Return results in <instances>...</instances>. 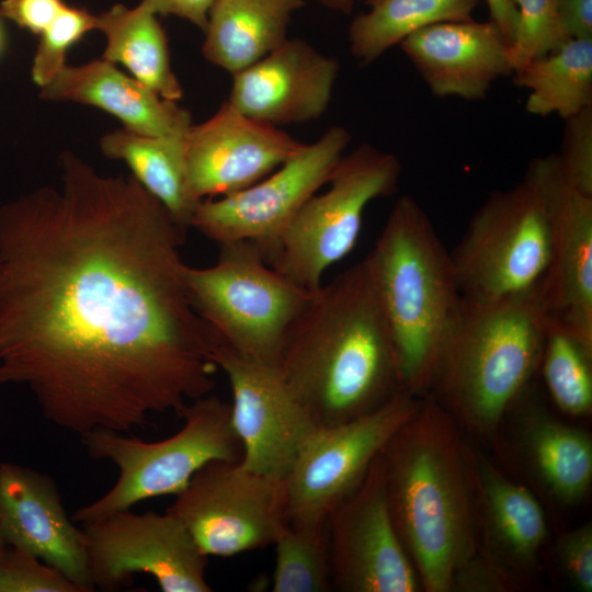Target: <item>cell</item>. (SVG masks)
Returning a JSON list of instances; mask_svg holds the SVG:
<instances>
[{
    "mask_svg": "<svg viewBox=\"0 0 592 592\" xmlns=\"http://www.w3.org/2000/svg\"><path fill=\"white\" fill-rule=\"evenodd\" d=\"M316 1H318L320 4L329 9H332L334 11H338L344 14H349L352 11L354 7V2H355V0H316Z\"/></svg>",
    "mask_w": 592,
    "mask_h": 592,
    "instance_id": "41",
    "label": "cell"
},
{
    "mask_svg": "<svg viewBox=\"0 0 592 592\" xmlns=\"http://www.w3.org/2000/svg\"><path fill=\"white\" fill-rule=\"evenodd\" d=\"M157 15H175L184 19L203 32L206 29L209 10L215 0H141Z\"/></svg>",
    "mask_w": 592,
    "mask_h": 592,
    "instance_id": "39",
    "label": "cell"
},
{
    "mask_svg": "<svg viewBox=\"0 0 592 592\" xmlns=\"http://www.w3.org/2000/svg\"><path fill=\"white\" fill-rule=\"evenodd\" d=\"M556 556L569 584L579 592L592 591V525L585 523L559 536Z\"/></svg>",
    "mask_w": 592,
    "mask_h": 592,
    "instance_id": "36",
    "label": "cell"
},
{
    "mask_svg": "<svg viewBox=\"0 0 592 592\" xmlns=\"http://www.w3.org/2000/svg\"><path fill=\"white\" fill-rule=\"evenodd\" d=\"M516 406L515 447L528 476L556 503H579L592 482L591 434L526 402V395Z\"/></svg>",
    "mask_w": 592,
    "mask_h": 592,
    "instance_id": "23",
    "label": "cell"
},
{
    "mask_svg": "<svg viewBox=\"0 0 592 592\" xmlns=\"http://www.w3.org/2000/svg\"><path fill=\"white\" fill-rule=\"evenodd\" d=\"M96 30L106 41L102 59L124 66L162 99L178 102L183 98L171 67L166 31L147 3L141 1L134 8L114 4L96 15Z\"/></svg>",
    "mask_w": 592,
    "mask_h": 592,
    "instance_id": "26",
    "label": "cell"
},
{
    "mask_svg": "<svg viewBox=\"0 0 592 592\" xmlns=\"http://www.w3.org/2000/svg\"><path fill=\"white\" fill-rule=\"evenodd\" d=\"M557 157L566 179L581 193L592 196V106L565 119Z\"/></svg>",
    "mask_w": 592,
    "mask_h": 592,
    "instance_id": "34",
    "label": "cell"
},
{
    "mask_svg": "<svg viewBox=\"0 0 592 592\" xmlns=\"http://www.w3.org/2000/svg\"><path fill=\"white\" fill-rule=\"evenodd\" d=\"M66 4L64 0H1L0 15L39 36Z\"/></svg>",
    "mask_w": 592,
    "mask_h": 592,
    "instance_id": "37",
    "label": "cell"
},
{
    "mask_svg": "<svg viewBox=\"0 0 592 592\" xmlns=\"http://www.w3.org/2000/svg\"><path fill=\"white\" fill-rule=\"evenodd\" d=\"M327 530L332 591H422L390 515L380 454L330 512Z\"/></svg>",
    "mask_w": 592,
    "mask_h": 592,
    "instance_id": "14",
    "label": "cell"
},
{
    "mask_svg": "<svg viewBox=\"0 0 592 592\" xmlns=\"http://www.w3.org/2000/svg\"><path fill=\"white\" fill-rule=\"evenodd\" d=\"M7 542L4 539V536H3V533H2V530H1V525H0V554L1 551L4 549V547L7 546Z\"/></svg>",
    "mask_w": 592,
    "mask_h": 592,
    "instance_id": "43",
    "label": "cell"
},
{
    "mask_svg": "<svg viewBox=\"0 0 592 592\" xmlns=\"http://www.w3.org/2000/svg\"><path fill=\"white\" fill-rule=\"evenodd\" d=\"M96 30V15L86 8L66 4L38 36L31 67L33 82L46 86L67 64L68 50L89 32Z\"/></svg>",
    "mask_w": 592,
    "mask_h": 592,
    "instance_id": "31",
    "label": "cell"
},
{
    "mask_svg": "<svg viewBox=\"0 0 592 592\" xmlns=\"http://www.w3.org/2000/svg\"><path fill=\"white\" fill-rule=\"evenodd\" d=\"M167 511L206 556L230 557L273 545L285 521L284 481L240 460L214 459L175 494Z\"/></svg>",
    "mask_w": 592,
    "mask_h": 592,
    "instance_id": "11",
    "label": "cell"
},
{
    "mask_svg": "<svg viewBox=\"0 0 592 592\" xmlns=\"http://www.w3.org/2000/svg\"><path fill=\"white\" fill-rule=\"evenodd\" d=\"M478 550L534 587L548 538L544 510L526 487L510 480L464 442Z\"/></svg>",
    "mask_w": 592,
    "mask_h": 592,
    "instance_id": "20",
    "label": "cell"
},
{
    "mask_svg": "<svg viewBox=\"0 0 592 592\" xmlns=\"http://www.w3.org/2000/svg\"><path fill=\"white\" fill-rule=\"evenodd\" d=\"M544 320L535 298H462L425 395L459 428L492 437L539 373Z\"/></svg>",
    "mask_w": 592,
    "mask_h": 592,
    "instance_id": "4",
    "label": "cell"
},
{
    "mask_svg": "<svg viewBox=\"0 0 592 592\" xmlns=\"http://www.w3.org/2000/svg\"><path fill=\"white\" fill-rule=\"evenodd\" d=\"M557 26L561 45L571 39L592 38V0H562Z\"/></svg>",
    "mask_w": 592,
    "mask_h": 592,
    "instance_id": "38",
    "label": "cell"
},
{
    "mask_svg": "<svg viewBox=\"0 0 592 592\" xmlns=\"http://www.w3.org/2000/svg\"><path fill=\"white\" fill-rule=\"evenodd\" d=\"M104 156L122 160L132 177L184 230L201 201L191 191L185 161V135L151 137L118 128L101 136Z\"/></svg>",
    "mask_w": 592,
    "mask_h": 592,
    "instance_id": "25",
    "label": "cell"
},
{
    "mask_svg": "<svg viewBox=\"0 0 592 592\" xmlns=\"http://www.w3.org/2000/svg\"><path fill=\"white\" fill-rule=\"evenodd\" d=\"M513 82L527 89L525 111L566 119L592 106V38L563 43L513 72Z\"/></svg>",
    "mask_w": 592,
    "mask_h": 592,
    "instance_id": "27",
    "label": "cell"
},
{
    "mask_svg": "<svg viewBox=\"0 0 592 592\" xmlns=\"http://www.w3.org/2000/svg\"><path fill=\"white\" fill-rule=\"evenodd\" d=\"M219 246L215 264L186 267L192 305L224 343L277 365L285 338L314 292L273 269L251 241Z\"/></svg>",
    "mask_w": 592,
    "mask_h": 592,
    "instance_id": "7",
    "label": "cell"
},
{
    "mask_svg": "<svg viewBox=\"0 0 592 592\" xmlns=\"http://www.w3.org/2000/svg\"><path fill=\"white\" fill-rule=\"evenodd\" d=\"M7 46V33L3 24V19L0 15V57L2 56Z\"/></svg>",
    "mask_w": 592,
    "mask_h": 592,
    "instance_id": "42",
    "label": "cell"
},
{
    "mask_svg": "<svg viewBox=\"0 0 592 592\" xmlns=\"http://www.w3.org/2000/svg\"><path fill=\"white\" fill-rule=\"evenodd\" d=\"M365 259L392 338L401 389L424 396L463 298L451 253L419 202L402 195Z\"/></svg>",
    "mask_w": 592,
    "mask_h": 592,
    "instance_id": "5",
    "label": "cell"
},
{
    "mask_svg": "<svg viewBox=\"0 0 592 592\" xmlns=\"http://www.w3.org/2000/svg\"><path fill=\"white\" fill-rule=\"evenodd\" d=\"M213 361L228 377L231 420L246 468L284 480L303 445L317 428L276 365L247 357L226 343Z\"/></svg>",
    "mask_w": 592,
    "mask_h": 592,
    "instance_id": "16",
    "label": "cell"
},
{
    "mask_svg": "<svg viewBox=\"0 0 592 592\" xmlns=\"http://www.w3.org/2000/svg\"><path fill=\"white\" fill-rule=\"evenodd\" d=\"M39 98L99 107L119 119L124 128L144 136H184L193 125L187 110L102 58L66 65L39 88Z\"/></svg>",
    "mask_w": 592,
    "mask_h": 592,
    "instance_id": "22",
    "label": "cell"
},
{
    "mask_svg": "<svg viewBox=\"0 0 592 592\" xmlns=\"http://www.w3.org/2000/svg\"><path fill=\"white\" fill-rule=\"evenodd\" d=\"M304 0H215L204 31V58L231 76L284 44Z\"/></svg>",
    "mask_w": 592,
    "mask_h": 592,
    "instance_id": "24",
    "label": "cell"
},
{
    "mask_svg": "<svg viewBox=\"0 0 592 592\" xmlns=\"http://www.w3.org/2000/svg\"><path fill=\"white\" fill-rule=\"evenodd\" d=\"M561 2L562 0H514L517 25L514 39L509 46L513 72L561 46L557 26Z\"/></svg>",
    "mask_w": 592,
    "mask_h": 592,
    "instance_id": "32",
    "label": "cell"
},
{
    "mask_svg": "<svg viewBox=\"0 0 592 592\" xmlns=\"http://www.w3.org/2000/svg\"><path fill=\"white\" fill-rule=\"evenodd\" d=\"M402 167L396 155L362 144L344 153L327 184L296 213L266 262L315 292L325 272L354 248L363 214L374 200L396 193Z\"/></svg>",
    "mask_w": 592,
    "mask_h": 592,
    "instance_id": "8",
    "label": "cell"
},
{
    "mask_svg": "<svg viewBox=\"0 0 592 592\" xmlns=\"http://www.w3.org/2000/svg\"><path fill=\"white\" fill-rule=\"evenodd\" d=\"M539 373L560 411L574 418L591 414L592 343L546 312Z\"/></svg>",
    "mask_w": 592,
    "mask_h": 592,
    "instance_id": "29",
    "label": "cell"
},
{
    "mask_svg": "<svg viewBox=\"0 0 592 592\" xmlns=\"http://www.w3.org/2000/svg\"><path fill=\"white\" fill-rule=\"evenodd\" d=\"M273 545V592L332 591L327 523L320 527H296L285 523Z\"/></svg>",
    "mask_w": 592,
    "mask_h": 592,
    "instance_id": "30",
    "label": "cell"
},
{
    "mask_svg": "<svg viewBox=\"0 0 592 592\" xmlns=\"http://www.w3.org/2000/svg\"><path fill=\"white\" fill-rule=\"evenodd\" d=\"M276 366L317 426L353 421L402 390L365 258L312 293Z\"/></svg>",
    "mask_w": 592,
    "mask_h": 592,
    "instance_id": "2",
    "label": "cell"
},
{
    "mask_svg": "<svg viewBox=\"0 0 592 592\" xmlns=\"http://www.w3.org/2000/svg\"><path fill=\"white\" fill-rule=\"evenodd\" d=\"M59 167L58 186L0 207V386L80 437L182 417L223 343L189 295L186 230L132 175L71 151Z\"/></svg>",
    "mask_w": 592,
    "mask_h": 592,
    "instance_id": "1",
    "label": "cell"
},
{
    "mask_svg": "<svg viewBox=\"0 0 592 592\" xmlns=\"http://www.w3.org/2000/svg\"><path fill=\"white\" fill-rule=\"evenodd\" d=\"M490 20L497 24L504 38L512 44L517 25V9L514 0H486Z\"/></svg>",
    "mask_w": 592,
    "mask_h": 592,
    "instance_id": "40",
    "label": "cell"
},
{
    "mask_svg": "<svg viewBox=\"0 0 592 592\" xmlns=\"http://www.w3.org/2000/svg\"><path fill=\"white\" fill-rule=\"evenodd\" d=\"M399 45L437 98L483 100L497 79L513 73L510 45L491 20L433 24Z\"/></svg>",
    "mask_w": 592,
    "mask_h": 592,
    "instance_id": "21",
    "label": "cell"
},
{
    "mask_svg": "<svg viewBox=\"0 0 592 592\" xmlns=\"http://www.w3.org/2000/svg\"><path fill=\"white\" fill-rule=\"evenodd\" d=\"M0 592H82L33 555L7 545L0 554Z\"/></svg>",
    "mask_w": 592,
    "mask_h": 592,
    "instance_id": "33",
    "label": "cell"
},
{
    "mask_svg": "<svg viewBox=\"0 0 592 592\" xmlns=\"http://www.w3.org/2000/svg\"><path fill=\"white\" fill-rule=\"evenodd\" d=\"M304 145L225 101L213 116L192 125L185 135L191 191L198 201L239 192L272 173Z\"/></svg>",
    "mask_w": 592,
    "mask_h": 592,
    "instance_id": "17",
    "label": "cell"
},
{
    "mask_svg": "<svg viewBox=\"0 0 592 592\" xmlns=\"http://www.w3.org/2000/svg\"><path fill=\"white\" fill-rule=\"evenodd\" d=\"M523 181L536 194L550 235L549 266L535 299L592 343V196L566 179L557 153L534 158Z\"/></svg>",
    "mask_w": 592,
    "mask_h": 592,
    "instance_id": "15",
    "label": "cell"
},
{
    "mask_svg": "<svg viewBox=\"0 0 592 592\" xmlns=\"http://www.w3.org/2000/svg\"><path fill=\"white\" fill-rule=\"evenodd\" d=\"M463 446L456 421L424 395L380 453L390 515L422 591L449 592L478 549Z\"/></svg>",
    "mask_w": 592,
    "mask_h": 592,
    "instance_id": "3",
    "label": "cell"
},
{
    "mask_svg": "<svg viewBox=\"0 0 592 592\" xmlns=\"http://www.w3.org/2000/svg\"><path fill=\"white\" fill-rule=\"evenodd\" d=\"M449 253L463 298H535L549 266L550 235L534 191L522 181L491 193Z\"/></svg>",
    "mask_w": 592,
    "mask_h": 592,
    "instance_id": "9",
    "label": "cell"
},
{
    "mask_svg": "<svg viewBox=\"0 0 592 592\" xmlns=\"http://www.w3.org/2000/svg\"><path fill=\"white\" fill-rule=\"evenodd\" d=\"M350 141L345 127L330 126L257 183L216 200H202L191 227L217 243L251 241L266 260L296 213L328 183Z\"/></svg>",
    "mask_w": 592,
    "mask_h": 592,
    "instance_id": "12",
    "label": "cell"
},
{
    "mask_svg": "<svg viewBox=\"0 0 592 592\" xmlns=\"http://www.w3.org/2000/svg\"><path fill=\"white\" fill-rule=\"evenodd\" d=\"M181 418L184 423L175 434L156 442L110 429L82 435L89 456L113 463L119 475L101 498L78 509L72 521L87 523L155 497L175 496L206 463L241 459L230 403L208 394L191 401Z\"/></svg>",
    "mask_w": 592,
    "mask_h": 592,
    "instance_id": "6",
    "label": "cell"
},
{
    "mask_svg": "<svg viewBox=\"0 0 592 592\" xmlns=\"http://www.w3.org/2000/svg\"><path fill=\"white\" fill-rule=\"evenodd\" d=\"M533 588L481 551L454 574L449 592H514Z\"/></svg>",
    "mask_w": 592,
    "mask_h": 592,
    "instance_id": "35",
    "label": "cell"
},
{
    "mask_svg": "<svg viewBox=\"0 0 592 592\" xmlns=\"http://www.w3.org/2000/svg\"><path fill=\"white\" fill-rule=\"evenodd\" d=\"M0 525L8 545L49 565L82 592L93 590L82 528L72 523L55 481L14 464H0Z\"/></svg>",
    "mask_w": 592,
    "mask_h": 592,
    "instance_id": "19",
    "label": "cell"
},
{
    "mask_svg": "<svg viewBox=\"0 0 592 592\" xmlns=\"http://www.w3.org/2000/svg\"><path fill=\"white\" fill-rule=\"evenodd\" d=\"M93 588L128 587L134 574L151 576L163 592H209L207 556L185 525L166 511H116L82 523Z\"/></svg>",
    "mask_w": 592,
    "mask_h": 592,
    "instance_id": "13",
    "label": "cell"
},
{
    "mask_svg": "<svg viewBox=\"0 0 592 592\" xmlns=\"http://www.w3.org/2000/svg\"><path fill=\"white\" fill-rule=\"evenodd\" d=\"M422 396L400 390L353 421L317 426L284 478L285 521L296 527L326 525L330 512L366 476L392 434L419 408Z\"/></svg>",
    "mask_w": 592,
    "mask_h": 592,
    "instance_id": "10",
    "label": "cell"
},
{
    "mask_svg": "<svg viewBox=\"0 0 592 592\" xmlns=\"http://www.w3.org/2000/svg\"><path fill=\"white\" fill-rule=\"evenodd\" d=\"M340 64L300 38L287 39L232 76L227 102L271 126L306 123L327 111Z\"/></svg>",
    "mask_w": 592,
    "mask_h": 592,
    "instance_id": "18",
    "label": "cell"
},
{
    "mask_svg": "<svg viewBox=\"0 0 592 592\" xmlns=\"http://www.w3.org/2000/svg\"><path fill=\"white\" fill-rule=\"evenodd\" d=\"M479 1L366 0L369 10L356 15L349 27L350 52L360 65H369L419 30L471 20Z\"/></svg>",
    "mask_w": 592,
    "mask_h": 592,
    "instance_id": "28",
    "label": "cell"
}]
</instances>
